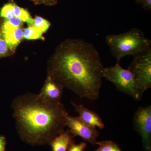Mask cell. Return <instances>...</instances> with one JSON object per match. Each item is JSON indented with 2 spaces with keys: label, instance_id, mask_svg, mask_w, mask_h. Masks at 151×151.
Wrapping results in <instances>:
<instances>
[{
  "label": "cell",
  "instance_id": "30bf717a",
  "mask_svg": "<svg viewBox=\"0 0 151 151\" xmlns=\"http://www.w3.org/2000/svg\"><path fill=\"white\" fill-rule=\"evenodd\" d=\"M74 137L68 129L64 130L55 137L48 144L52 151H68L75 144Z\"/></svg>",
  "mask_w": 151,
  "mask_h": 151
},
{
  "label": "cell",
  "instance_id": "5b68a950",
  "mask_svg": "<svg viewBox=\"0 0 151 151\" xmlns=\"http://www.w3.org/2000/svg\"><path fill=\"white\" fill-rule=\"evenodd\" d=\"M128 69L134 75L142 97L145 92L151 87V48L134 57Z\"/></svg>",
  "mask_w": 151,
  "mask_h": 151
},
{
  "label": "cell",
  "instance_id": "cb8c5ba5",
  "mask_svg": "<svg viewBox=\"0 0 151 151\" xmlns=\"http://www.w3.org/2000/svg\"><path fill=\"white\" fill-rule=\"evenodd\" d=\"M136 1H137L138 3H142V0H136Z\"/></svg>",
  "mask_w": 151,
  "mask_h": 151
},
{
  "label": "cell",
  "instance_id": "52a82bcc",
  "mask_svg": "<svg viewBox=\"0 0 151 151\" xmlns=\"http://www.w3.org/2000/svg\"><path fill=\"white\" fill-rule=\"evenodd\" d=\"M66 127L74 137H79L92 145H97L99 132L97 128L87 125L78 117L68 116Z\"/></svg>",
  "mask_w": 151,
  "mask_h": 151
},
{
  "label": "cell",
  "instance_id": "7c38bea8",
  "mask_svg": "<svg viewBox=\"0 0 151 151\" xmlns=\"http://www.w3.org/2000/svg\"><path fill=\"white\" fill-rule=\"evenodd\" d=\"M14 17L20 19L23 22L27 23L29 26L32 25L34 19L27 10L14 4Z\"/></svg>",
  "mask_w": 151,
  "mask_h": 151
},
{
  "label": "cell",
  "instance_id": "3957f363",
  "mask_svg": "<svg viewBox=\"0 0 151 151\" xmlns=\"http://www.w3.org/2000/svg\"><path fill=\"white\" fill-rule=\"evenodd\" d=\"M105 41L117 63L128 55L134 57L151 48L150 40L138 28L120 34L108 35Z\"/></svg>",
  "mask_w": 151,
  "mask_h": 151
},
{
  "label": "cell",
  "instance_id": "9a60e30c",
  "mask_svg": "<svg viewBox=\"0 0 151 151\" xmlns=\"http://www.w3.org/2000/svg\"><path fill=\"white\" fill-rule=\"evenodd\" d=\"M42 33L46 32L50 26V23L41 17L37 16L33 19L32 25Z\"/></svg>",
  "mask_w": 151,
  "mask_h": 151
},
{
  "label": "cell",
  "instance_id": "6da1fadb",
  "mask_svg": "<svg viewBox=\"0 0 151 151\" xmlns=\"http://www.w3.org/2000/svg\"><path fill=\"white\" fill-rule=\"evenodd\" d=\"M104 68L94 45L78 40L61 45L49 76L80 98L94 101L100 97Z\"/></svg>",
  "mask_w": 151,
  "mask_h": 151
},
{
  "label": "cell",
  "instance_id": "ffe728a7",
  "mask_svg": "<svg viewBox=\"0 0 151 151\" xmlns=\"http://www.w3.org/2000/svg\"><path fill=\"white\" fill-rule=\"evenodd\" d=\"M6 139L5 136L0 135V151H6Z\"/></svg>",
  "mask_w": 151,
  "mask_h": 151
},
{
  "label": "cell",
  "instance_id": "ac0fdd59",
  "mask_svg": "<svg viewBox=\"0 0 151 151\" xmlns=\"http://www.w3.org/2000/svg\"><path fill=\"white\" fill-rule=\"evenodd\" d=\"M9 50V48L3 38L2 35H0V57L6 55L8 53Z\"/></svg>",
  "mask_w": 151,
  "mask_h": 151
},
{
  "label": "cell",
  "instance_id": "5bb4252c",
  "mask_svg": "<svg viewBox=\"0 0 151 151\" xmlns=\"http://www.w3.org/2000/svg\"><path fill=\"white\" fill-rule=\"evenodd\" d=\"M24 38L29 40L42 39V33L32 25H29L23 30Z\"/></svg>",
  "mask_w": 151,
  "mask_h": 151
},
{
  "label": "cell",
  "instance_id": "ba28073f",
  "mask_svg": "<svg viewBox=\"0 0 151 151\" xmlns=\"http://www.w3.org/2000/svg\"><path fill=\"white\" fill-rule=\"evenodd\" d=\"M63 87L54 78L49 75L40 92L42 99L52 102H60L63 92Z\"/></svg>",
  "mask_w": 151,
  "mask_h": 151
},
{
  "label": "cell",
  "instance_id": "2e32d148",
  "mask_svg": "<svg viewBox=\"0 0 151 151\" xmlns=\"http://www.w3.org/2000/svg\"><path fill=\"white\" fill-rule=\"evenodd\" d=\"M23 22L18 18L14 17L8 19H5L1 27V31L14 29L21 27Z\"/></svg>",
  "mask_w": 151,
  "mask_h": 151
},
{
  "label": "cell",
  "instance_id": "44dd1931",
  "mask_svg": "<svg viewBox=\"0 0 151 151\" xmlns=\"http://www.w3.org/2000/svg\"><path fill=\"white\" fill-rule=\"evenodd\" d=\"M141 3H142L143 7L146 9L149 10L151 9V0H142Z\"/></svg>",
  "mask_w": 151,
  "mask_h": 151
},
{
  "label": "cell",
  "instance_id": "4fadbf2b",
  "mask_svg": "<svg viewBox=\"0 0 151 151\" xmlns=\"http://www.w3.org/2000/svg\"><path fill=\"white\" fill-rule=\"evenodd\" d=\"M98 147L94 151H123L118 144L111 140L97 142Z\"/></svg>",
  "mask_w": 151,
  "mask_h": 151
},
{
  "label": "cell",
  "instance_id": "e0dca14e",
  "mask_svg": "<svg viewBox=\"0 0 151 151\" xmlns=\"http://www.w3.org/2000/svg\"><path fill=\"white\" fill-rule=\"evenodd\" d=\"M0 17L5 19H8L14 17V4L9 3L5 5L1 9Z\"/></svg>",
  "mask_w": 151,
  "mask_h": 151
},
{
  "label": "cell",
  "instance_id": "8992f818",
  "mask_svg": "<svg viewBox=\"0 0 151 151\" xmlns=\"http://www.w3.org/2000/svg\"><path fill=\"white\" fill-rule=\"evenodd\" d=\"M134 128L141 136L146 151H151V105L140 107L135 111Z\"/></svg>",
  "mask_w": 151,
  "mask_h": 151
},
{
  "label": "cell",
  "instance_id": "8fae6325",
  "mask_svg": "<svg viewBox=\"0 0 151 151\" xmlns=\"http://www.w3.org/2000/svg\"><path fill=\"white\" fill-rule=\"evenodd\" d=\"M2 35L11 50L15 49L23 38V30L21 28L2 31Z\"/></svg>",
  "mask_w": 151,
  "mask_h": 151
},
{
  "label": "cell",
  "instance_id": "9c48e42d",
  "mask_svg": "<svg viewBox=\"0 0 151 151\" xmlns=\"http://www.w3.org/2000/svg\"><path fill=\"white\" fill-rule=\"evenodd\" d=\"M75 111L79 114V117L85 124L95 128L103 129L105 124L97 113L86 108L83 104L71 102Z\"/></svg>",
  "mask_w": 151,
  "mask_h": 151
},
{
  "label": "cell",
  "instance_id": "603a6c76",
  "mask_svg": "<svg viewBox=\"0 0 151 151\" xmlns=\"http://www.w3.org/2000/svg\"><path fill=\"white\" fill-rule=\"evenodd\" d=\"M2 35L1 27V24H0V35Z\"/></svg>",
  "mask_w": 151,
  "mask_h": 151
},
{
  "label": "cell",
  "instance_id": "7a4b0ae2",
  "mask_svg": "<svg viewBox=\"0 0 151 151\" xmlns=\"http://www.w3.org/2000/svg\"><path fill=\"white\" fill-rule=\"evenodd\" d=\"M11 108L18 134L25 142L36 146L49 144L65 130L68 114L61 102L27 93L16 97Z\"/></svg>",
  "mask_w": 151,
  "mask_h": 151
},
{
  "label": "cell",
  "instance_id": "d6986e66",
  "mask_svg": "<svg viewBox=\"0 0 151 151\" xmlns=\"http://www.w3.org/2000/svg\"><path fill=\"white\" fill-rule=\"evenodd\" d=\"M87 147L86 142H81L78 144H73L70 147L68 151H84Z\"/></svg>",
  "mask_w": 151,
  "mask_h": 151
},
{
  "label": "cell",
  "instance_id": "277c9868",
  "mask_svg": "<svg viewBox=\"0 0 151 151\" xmlns=\"http://www.w3.org/2000/svg\"><path fill=\"white\" fill-rule=\"evenodd\" d=\"M103 76L113 83L119 92L129 95L137 101L142 99L133 73L129 69L122 67L120 63L110 67H104Z\"/></svg>",
  "mask_w": 151,
  "mask_h": 151
},
{
  "label": "cell",
  "instance_id": "7402d4cb",
  "mask_svg": "<svg viewBox=\"0 0 151 151\" xmlns=\"http://www.w3.org/2000/svg\"><path fill=\"white\" fill-rule=\"evenodd\" d=\"M36 1H37L38 2L41 3H55L56 1V0H34Z\"/></svg>",
  "mask_w": 151,
  "mask_h": 151
}]
</instances>
